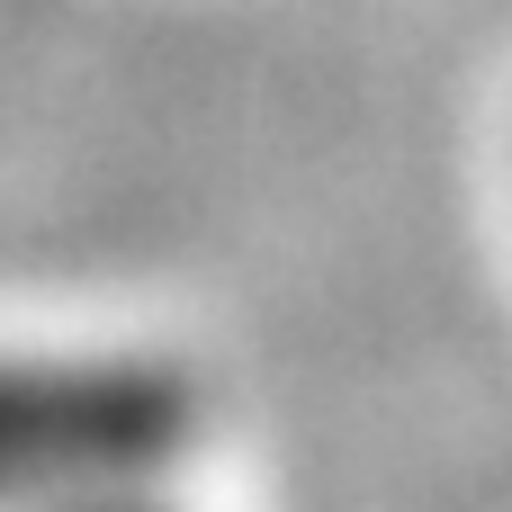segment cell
I'll return each mask as SVG.
<instances>
[{
    "mask_svg": "<svg viewBox=\"0 0 512 512\" xmlns=\"http://www.w3.org/2000/svg\"><path fill=\"white\" fill-rule=\"evenodd\" d=\"M207 441V378L162 351H0V512L180 477Z\"/></svg>",
    "mask_w": 512,
    "mask_h": 512,
    "instance_id": "1",
    "label": "cell"
},
{
    "mask_svg": "<svg viewBox=\"0 0 512 512\" xmlns=\"http://www.w3.org/2000/svg\"><path fill=\"white\" fill-rule=\"evenodd\" d=\"M54 512H189L180 495H171V477H153V486H108V495H72V504Z\"/></svg>",
    "mask_w": 512,
    "mask_h": 512,
    "instance_id": "2",
    "label": "cell"
}]
</instances>
